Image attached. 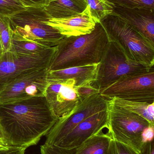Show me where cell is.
I'll use <instances>...</instances> for the list:
<instances>
[{
	"mask_svg": "<svg viewBox=\"0 0 154 154\" xmlns=\"http://www.w3.org/2000/svg\"><path fill=\"white\" fill-rule=\"evenodd\" d=\"M27 9L19 0H0V14L7 16Z\"/></svg>",
	"mask_w": 154,
	"mask_h": 154,
	"instance_id": "603a6c76",
	"label": "cell"
},
{
	"mask_svg": "<svg viewBox=\"0 0 154 154\" xmlns=\"http://www.w3.org/2000/svg\"><path fill=\"white\" fill-rule=\"evenodd\" d=\"M109 100L115 105L142 117L148 121L150 125H154V103L148 104L117 97L113 98Z\"/></svg>",
	"mask_w": 154,
	"mask_h": 154,
	"instance_id": "ac0fdd59",
	"label": "cell"
},
{
	"mask_svg": "<svg viewBox=\"0 0 154 154\" xmlns=\"http://www.w3.org/2000/svg\"><path fill=\"white\" fill-rule=\"evenodd\" d=\"M45 23L56 29L65 37L88 34L94 29L96 23L86 8L82 13L62 19L49 18Z\"/></svg>",
	"mask_w": 154,
	"mask_h": 154,
	"instance_id": "5bb4252c",
	"label": "cell"
},
{
	"mask_svg": "<svg viewBox=\"0 0 154 154\" xmlns=\"http://www.w3.org/2000/svg\"><path fill=\"white\" fill-rule=\"evenodd\" d=\"M11 146L7 145L5 143L0 141V150H4V149H7Z\"/></svg>",
	"mask_w": 154,
	"mask_h": 154,
	"instance_id": "1f68e13d",
	"label": "cell"
},
{
	"mask_svg": "<svg viewBox=\"0 0 154 154\" xmlns=\"http://www.w3.org/2000/svg\"><path fill=\"white\" fill-rule=\"evenodd\" d=\"M154 125H150L143 131L142 134V143L154 140Z\"/></svg>",
	"mask_w": 154,
	"mask_h": 154,
	"instance_id": "4316f807",
	"label": "cell"
},
{
	"mask_svg": "<svg viewBox=\"0 0 154 154\" xmlns=\"http://www.w3.org/2000/svg\"><path fill=\"white\" fill-rule=\"evenodd\" d=\"M115 5L128 8H142L154 11V0H107Z\"/></svg>",
	"mask_w": 154,
	"mask_h": 154,
	"instance_id": "7402d4cb",
	"label": "cell"
},
{
	"mask_svg": "<svg viewBox=\"0 0 154 154\" xmlns=\"http://www.w3.org/2000/svg\"><path fill=\"white\" fill-rule=\"evenodd\" d=\"M107 100L114 97L136 102L154 103V69L128 76L100 90Z\"/></svg>",
	"mask_w": 154,
	"mask_h": 154,
	"instance_id": "52a82bcc",
	"label": "cell"
},
{
	"mask_svg": "<svg viewBox=\"0 0 154 154\" xmlns=\"http://www.w3.org/2000/svg\"><path fill=\"white\" fill-rule=\"evenodd\" d=\"M108 100L97 93L85 98L71 112L58 119L46 135L45 144L55 146L76 126L89 117L107 108Z\"/></svg>",
	"mask_w": 154,
	"mask_h": 154,
	"instance_id": "9c48e42d",
	"label": "cell"
},
{
	"mask_svg": "<svg viewBox=\"0 0 154 154\" xmlns=\"http://www.w3.org/2000/svg\"><path fill=\"white\" fill-rule=\"evenodd\" d=\"M3 54L2 49V44H1V38H0V57Z\"/></svg>",
	"mask_w": 154,
	"mask_h": 154,
	"instance_id": "d6a6232c",
	"label": "cell"
},
{
	"mask_svg": "<svg viewBox=\"0 0 154 154\" xmlns=\"http://www.w3.org/2000/svg\"><path fill=\"white\" fill-rule=\"evenodd\" d=\"M108 154H139V153L127 145L112 139Z\"/></svg>",
	"mask_w": 154,
	"mask_h": 154,
	"instance_id": "cb8c5ba5",
	"label": "cell"
},
{
	"mask_svg": "<svg viewBox=\"0 0 154 154\" xmlns=\"http://www.w3.org/2000/svg\"><path fill=\"white\" fill-rule=\"evenodd\" d=\"M108 41L115 43L127 57L151 68L154 66V47L129 24L113 14L101 20Z\"/></svg>",
	"mask_w": 154,
	"mask_h": 154,
	"instance_id": "3957f363",
	"label": "cell"
},
{
	"mask_svg": "<svg viewBox=\"0 0 154 154\" xmlns=\"http://www.w3.org/2000/svg\"><path fill=\"white\" fill-rule=\"evenodd\" d=\"M86 6L85 0H47L43 8L50 18L62 19L82 13Z\"/></svg>",
	"mask_w": 154,
	"mask_h": 154,
	"instance_id": "2e32d148",
	"label": "cell"
},
{
	"mask_svg": "<svg viewBox=\"0 0 154 154\" xmlns=\"http://www.w3.org/2000/svg\"><path fill=\"white\" fill-rule=\"evenodd\" d=\"M98 64L74 67L57 70H49L48 80L65 81L72 79L75 87L92 84L96 79Z\"/></svg>",
	"mask_w": 154,
	"mask_h": 154,
	"instance_id": "9a60e30c",
	"label": "cell"
},
{
	"mask_svg": "<svg viewBox=\"0 0 154 154\" xmlns=\"http://www.w3.org/2000/svg\"><path fill=\"white\" fill-rule=\"evenodd\" d=\"M153 69L144 63L127 58L115 43L108 41L92 85L100 90L125 77Z\"/></svg>",
	"mask_w": 154,
	"mask_h": 154,
	"instance_id": "5b68a950",
	"label": "cell"
},
{
	"mask_svg": "<svg viewBox=\"0 0 154 154\" xmlns=\"http://www.w3.org/2000/svg\"><path fill=\"white\" fill-rule=\"evenodd\" d=\"M25 149L24 147L10 146L7 149L0 150V154H25Z\"/></svg>",
	"mask_w": 154,
	"mask_h": 154,
	"instance_id": "f546056e",
	"label": "cell"
},
{
	"mask_svg": "<svg viewBox=\"0 0 154 154\" xmlns=\"http://www.w3.org/2000/svg\"><path fill=\"white\" fill-rule=\"evenodd\" d=\"M108 42L100 23H97L94 29L88 34L64 37L56 46L49 70L99 64Z\"/></svg>",
	"mask_w": 154,
	"mask_h": 154,
	"instance_id": "7a4b0ae2",
	"label": "cell"
},
{
	"mask_svg": "<svg viewBox=\"0 0 154 154\" xmlns=\"http://www.w3.org/2000/svg\"><path fill=\"white\" fill-rule=\"evenodd\" d=\"M49 68L34 69L9 82L0 89V104L44 97L49 83Z\"/></svg>",
	"mask_w": 154,
	"mask_h": 154,
	"instance_id": "ba28073f",
	"label": "cell"
},
{
	"mask_svg": "<svg viewBox=\"0 0 154 154\" xmlns=\"http://www.w3.org/2000/svg\"><path fill=\"white\" fill-rule=\"evenodd\" d=\"M139 154H154V140L143 143Z\"/></svg>",
	"mask_w": 154,
	"mask_h": 154,
	"instance_id": "f1b7e54d",
	"label": "cell"
},
{
	"mask_svg": "<svg viewBox=\"0 0 154 154\" xmlns=\"http://www.w3.org/2000/svg\"><path fill=\"white\" fill-rule=\"evenodd\" d=\"M13 33L48 48L58 45L64 38L56 29L45 23L49 16L43 7H29L7 15Z\"/></svg>",
	"mask_w": 154,
	"mask_h": 154,
	"instance_id": "277c9868",
	"label": "cell"
},
{
	"mask_svg": "<svg viewBox=\"0 0 154 154\" xmlns=\"http://www.w3.org/2000/svg\"><path fill=\"white\" fill-rule=\"evenodd\" d=\"M108 132L112 139L127 145L139 153L142 134L150 123L143 118L108 100Z\"/></svg>",
	"mask_w": 154,
	"mask_h": 154,
	"instance_id": "8992f818",
	"label": "cell"
},
{
	"mask_svg": "<svg viewBox=\"0 0 154 154\" xmlns=\"http://www.w3.org/2000/svg\"><path fill=\"white\" fill-rule=\"evenodd\" d=\"M112 138L102 132L92 136L75 148L76 154H108Z\"/></svg>",
	"mask_w": 154,
	"mask_h": 154,
	"instance_id": "e0dca14e",
	"label": "cell"
},
{
	"mask_svg": "<svg viewBox=\"0 0 154 154\" xmlns=\"http://www.w3.org/2000/svg\"><path fill=\"white\" fill-rule=\"evenodd\" d=\"M44 97L50 108L58 119L68 114L81 101L72 79L49 80Z\"/></svg>",
	"mask_w": 154,
	"mask_h": 154,
	"instance_id": "8fae6325",
	"label": "cell"
},
{
	"mask_svg": "<svg viewBox=\"0 0 154 154\" xmlns=\"http://www.w3.org/2000/svg\"><path fill=\"white\" fill-rule=\"evenodd\" d=\"M12 35L8 17L0 14V38L3 53L11 49Z\"/></svg>",
	"mask_w": 154,
	"mask_h": 154,
	"instance_id": "44dd1931",
	"label": "cell"
},
{
	"mask_svg": "<svg viewBox=\"0 0 154 154\" xmlns=\"http://www.w3.org/2000/svg\"><path fill=\"white\" fill-rule=\"evenodd\" d=\"M105 128H108L107 108L80 122L55 146L66 149L77 148L87 139L101 133Z\"/></svg>",
	"mask_w": 154,
	"mask_h": 154,
	"instance_id": "7c38bea8",
	"label": "cell"
},
{
	"mask_svg": "<svg viewBox=\"0 0 154 154\" xmlns=\"http://www.w3.org/2000/svg\"><path fill=\"white\" fill-rule=\"evenodd\" d=\"M56 46L49 48L39 55L20 56L11 51L4 52L0 57V89L18 76L34 69L49 68Z\"/></svg>",
	"mask_w": 154,
	"mask_h": 154,
	"instance_id": "30bf717a",
	"label": "cell"
},
{
	"mask_svg": "<svg viewBox=\"0 0 154 154\" xmlns=\"http://www.w3.org/2000/svg\"><path fill=\"white\" fill-rule=\"evenodd\" d=\"M41 154H76L75 148L66 149L44 144L41 146Z\"/></svg>",
	"mask_w": 154,
	"mask_h": 154,
	"instance_id": "d4e9b609",
	"label": "cell"
},
{
	"mask_svg": "<svg viewBox=\"0 0 154 154\" xmlns=\"http://www.w3.org/2000/svg\"><path fill=\"white\" fill-rule=\"evenodd\" d=\"M26 8L29 7H43L47 0H19Z\"/></svg>",
	"mask_w": 154,
	"mask_h": 154,
	"instance_id": "83f0119b",
	"label": "cell"
},
{
	"mask_svg": "<svg viewBox=\"0 0 154 154\" xmlns=\"http://www.w3.org/2000/svg\"><path fill=\"white\" fill-rule=\"evenodd\" d=\"M49 48L13 33L12 44L10 51L20 56H34L43 53Z\"/></svg>",
	"mask_w": 154,
	"mask_h": 154,
	"instance_id": "d6986e66",
	"label": "cell"
},
{
	"mask_svg": "<svg viewBox=\"0 0 154 154\" xmlns=\"http://www.w3.org/2000/svg\"><path fill=\"white\" fill-rule=\"evenodd\" d=\"M58 119L45 97L0 104V123L9 146L26 149L36 145Z\"/></svg>",
	"mask_w": 154,
	"mask_h": 154,
	"instance_id": "6da1fadb",
	"label": "cell"
},
{
	"mask_svg": "<svg viewBox=\"0 0 154 154\" xmlns=\"http://www.w3.org/2000/svg\"><path fill=\"white\" fill-rule=\"evenodd\" d=\"M112 14L129 24L154 47V11L115 5Z\"/></svg>",
	"mask_w": 154,
	"mask_h": 154,
	"instance_id": "4fadbf2b",
	"label": "cell"
},
{
	"mask_svg": "<svg viewBox=\"0 0 154 154\" xmlns=\"http://www.w3.org/2000/svg\"><path fill=\"white\" fill-rule=\"evenodd\" d=\"M76 90L81 101L85 98L100 92V90L94 87L92 84H87L80 87H76Z\"/></svg>",
	"mask_w": 154,
	"mask_h": 154,
	"instance_id": "484cf974",
	"label": "cell"
},
{
	"mask_svg": "<svg viewBox=\"0 0 154 154\" xmlns=\"http://www.w3.org/2000/svg\"><path fill=\"white\" fill-rule=\"evenodd\" d=\"M0 141H2L5 143V140L4 134L3 130L2 127L1 123H0Z\"/></svg>",
	"mask_w": 154,
	"mask_h": 154,
	"instance_id": "4dcf8cb0",
	"label": "cell"
},
{
	"mask_svg": "<svg viewBox=\"0 0 154 154\" xmlns=\"http://www.w3.org/2000/svg\"><path fill=\"white\" fill-rule=\"evenodd\" d=\"M90 16L96 23L113 13L114 5L107 0H85Z\"/></svg>",
	"mask_w": 154,
	"mask_h": 154,
	"instance_id": "ffe728a7",
	"label": "cell"
}]
</instances>
